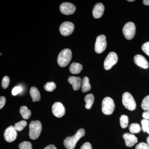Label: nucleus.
<instances>
[{"label":"nucleus","instance_id":"obj_36","mask_svg":"<svg viewBox=\"0 0 149 149\" xmlns=\"http://www.w3.org/2000/svg\"><path fill=\"white\" fill-rule=\"evenodd\" d=\"M44 149H57V148L54 145H50L46 147Z\"/></svg>","mask_w":149,"mask_h":149},{"label":"nucleus","instance_id":"obj_19","mask_svg":"<svg viewBox=\"0 0 149 149\" xmlns=\"http://www.w3.org/2000/svg\"><path fill=\"white\" fill-rule=\"evenodd\" d=\"M84 100L86 103L85 108L88 109H91L95 100L94 95L92 94H88L85 96Z\"/></svg>","mask_w":149,"mask_h":149},{"label":"nucleus","instance_id":"obj_27","mask_svg":"<svg viewBox=\"0 0 149 149\" xmlns=\"http://www.w3.org/2000/svg\"><path fill=\"white\" fill-rule=\"evenodd\" d=\"M19 147L20 149H32V145L30 142L24 141L19 144Z\"/></svg>","mask_w":149,"mask_h":149},{"label":"nucleus","instance_id":"obj_33","mask_svg":"<svg viewBox=\"0 0 149 149\" xmlns=\"http://www.w3.org/2000/svg\"><path fill=\"white\" fill-rule=\"evenodd\" d=\"M80 149H92V146L90 143L86 142L81 147Z\"/></svg>","mask_w":149,"mask_h":149},{"label":"nucleus","instance_id":"obj_5","mask_svg":"<svg viewBox=\"0 0 149 149\" xmlns=\"http://www.w3.org/2000/svg\"><path fill=\"white\" fill-rule=\"evenodd\" d=\"M122 102L123 106L130 111L136 109V104L133 96L128 92H125L122 96Z\"/></svg>","mask_w":149,"mask_h":149},{"label":"nucleus","instance_id":"obj_34","mask_svg":"<svg viewBox=\"0 0 149 149\" xmlns=\"http://www.w3.org/2000/svg\"><path fill=\"white\" fill-rule=\"evenodd\" d=\"M6 102V99L4 97H1L0 98V109H1L4 106Z\"/></svg>","mask_w":149,"mask_h":149},{"label":"nucleus","instance_id":"obj_4","mask_svg":"<svg viewBox=\"0 0 149 149\" xmlns=\"http://www.w3.org/2000/svg\"><path fill=\"white\" fill-rule=\"evenodd\" d=\"M115 107L114 102L111 98L106 97L103 100L102 111L104 114L107 115L111 114L114 111Z\"/></svg>","mask_w":149,"mask_h":149},{"label":"nucleus","instance_id":"obj_20","mask_svg":"<svg viewBox=\"0 0 149 149\" xmlns=\"http://www.w3.org/2000/svg\"><path fill=\"white\" fill-rule=\"evenodd\" d=\"M89 81L88 77H85L83 78L82 83V90L83 93H86L91 90V86Z\"/></svg>","mask_w":149,"mask_h":149},{"label":"nucleus","instance_id":"obj_40","mask_svg":"<svg viewBox=\"0 0 149 149\" xmlns=\"http://www.w3.org/2000/svg\"><path fill=\"white\" fill-rule=\"evenodd\" d=\"M128 1H129V2H133V1H134V0H128Z\"/></svg>","mask_w":149,"mask_h":149},{"label":"nucleus","instance_id":"obj_17","mask_svg":"<svg viewBox=\"0 0 149 149\" xmlns=\"http://www.w3.org/2000/svg\"><path fill=\"white\" fill-rule=\"evenodd\" d=\"M83 69V66L80 63H72L69 68V70L72 74H77L80 73Z\"/></svg>","mask_w":149,"mask_h":149},{"label":"nucleus","instance_id":"obj_35","mask_svg":"<svg viewBox=\"0 0 149 149\" xmlns=\"http://www.w3.org/2000/svg\"><path fill=\"white\" fill-rule=\"evenodd\" d=\"M143 117L145 119L149 120V110L145 111L143 113Z\"/></svg>","mask_w":149,"mask_h":149},{"label":"nucleus","instance_id":"obj_38","mask_svg":"<svg viewBox=\"0 0 149 149\" xmlns=\"http://www.w3.org/2000/svg\"><path fill=\"white\" fill-rule=\"evenodd\" d=\"M147 143L148 144V145H149V136H148V138H147Z\"/></svg>","mask_w":149,"mask_h":149},{"label":"nucleus","instance_id":"obj_28","mask_svg":"<svg viewBox=\"0 0 149 149\" xmlns=\"http://www.w3.org/2000/svg\"><path fill=\"white\" fill-rule=\"evenodd\" d=\"M10 83L9 77L7 76H5L3 78L2 82V87L3 89H6L8 88Z\"/></svg>","mask_w":149,"mask_h":149},{"label":"nucleus","instance_id":"obj_30","mask_svg":"<svg viewBox=\"0 0 149 149\" xmlns=\"http://www.w3.org/2000/svg\"><path fill=\"white\" fill-rule=\"evenodd\" d=\"M22 91V88L20 86H16L13 89L12 91V94L13 95L16 96L17 94L21 93Z\"/></svg>","mask_w":149,"mask_h":149},{"label":"nucleus","instance_id":"obj_25","mask_svg":"<svg viewBox=\"0 0 149 149\" xmlns=\"http://www.w3.org/2000/svg\"><path fill=\"white\" fill-rule=\"evenodd\" d=\"M141 107L145 111L149 110V95L146 96L143 100Z\"/></svg>","mask_w":149,"mask_h":149},{"label":"nucleus","instance_id":"obj_6","mask_svg":"<svg viewBox=\"0 0 149 149\" xmlns=\"http://www.w3.org/2000/svg\"><path fill=\"white\" fill-rule=\"evenodd\" d=\"M136 32V26L132 22L126 23L123 28V35L127 40H132L135 36Z\"/></svg>","mask_w":149,"mask_h":149},{"label":"nucleus","instance_id":"obj_24","mask_svg":"<svg viewBox=\"0 0 149 149\" xmlns=\"http://www.w3.org/2000/svg\"><path fill=\"white\" fill-rule=\"evenodd\" d=\"M27 125V123L25 120H21L15 124L14 127L17 131H21L23 130Z\"/></svg>","mask_w":149,"mask_h":149},{"label":"nucleus","instance_id":"obj_2","mask_svg":"<svg viewBox=\"0 0 149 149\" xmlns=\"http://www.w3.org/2000/svg\"><path fill=\"white\" fill-rule=\"evenodd\" d=\"M72 56V52L70 49H65L62 51L58 57L57 62L59 65L61 67L66 66L70 62Z\"/></svg>","mask_w":149,"mask_h":149},{"label":"nucleus","instance_id":"obj_14","mask_svg":"<svg viewBox=\"0 0 149 149\" xmlns=\"http://www.w3.org/2000/svg\"><path fill=\"white\" fill-rule=\"evenodd\" d=\"M125 141V145L128 147H132L138 143V139L136 136L129 133H124L123 136Z\"/></svg>","mask_w":149,"mask_h":149},{"label":"nucleus","instance_id":"obj_39","mask_svg":"<svg viewBox=\"0 0 149 149\" xmlns=\"http://www.w3.org/2000/svg\"><path fill=\"white\" fill-rule=\"evenodd\" d=\"M146 132L148 133L149 134V127L147 128V130H146Z\"/></svg>","mask_w":149,"mask_h":149},{"label":"nucleus","instance_id":"obj_12","mask_svg":"<svg viewBox=\"0 0 149 149\" xmlns=\"http://www.w3.org/2000/svg\"><path fill=\"white\" fill-rule=\"evenodd\" d=\"M60 9L61 13L65 15H70L74 13L76 8L71 3H63L61 5Z\"/></svg>","mask_w":149,"mask_h":149},{"label":"nucleus","instance_id":"obj_31","mask_svg":"<svg viewBox=\"0 0 149 149\" xmlns=\"http://www.w3.org/2000/svg\"><path fill=\"white\" fill-rule=\"evenodd\" d=\"M136 149H149V145L148 143L142 142L136 146Z\"/></svg>","mask_w":149,"mask_h":149},{"label":"nucleus","instance_id":"obj_8","mask_svg":"<svg viewBox=\"0 0 149 149\" xmlns=\"http://www.w3.org/2000/svg\"><path fill=\"white\" fill-rule=\"evenodd\" d=\"M118 60V58L116 54L114 52L110 53L104 61V68L106 70L111 69L114 65L116 64Z\"/></svg>","mask_w":149,"mask_h":149},{"label":"nucleus","instance_id":"obj_16","mask_svg":"<svg viewBox=\"0 0 149 149\" xmlns=\"http://www.w3.org/2000/svg\"><path fill=\"white\" fill-rule=\"evenodd\" d=\"M68 82L72 85L73 90L78 91L81 86L82 82L80 77L70 76L68 79Z\"/></svg>","mask_w":149,"mask_h":149},{"label":"nucleus","instance_id":"obj_32","mask_svg":"<svg viewBox=\"0 0 149 149\" xmlns=\"http://www.w3.org/2000/svg\"><path fill=\"white\" fill-rule=\"evenodd\" d=\"M142 49L145 54L149 56V42L145 43L142 45Z\"/></svg>","mask_w":149,"mask_h":149},{"label":"nucleus","instance_id":"obj_15","mask_svg":"<svg viewBox=\"0 0 149 149\" xmlns=\"http://www.w3.org/2000/svg\"><path fill=\"white\" fill-rule=\"evenodd\" d=\"M104 11V7L102 3H98L94 6L93 11V16L96 19L100 18L102 16Z\"/></svg>","mask_w":149,"mask_h":149},{"label":"nucleus","instance_id":"obj_13","mask_svg":"<svg viewBox=\"0 0 149 149\" xmlns=\"http://www.w3.org/2000/svg\"><path fill=\"white\" fill-rule=\"evenodd\" d=\"M134 61L137 65L144 68L148 69L149 67V63L146 59L141 55H137L134 58Z\"/></svg>","mask_w":149,"mask_h":149},{"label":"nucleus","instance_id":"obj_22","mask_svg":"<svg viewBox=\"0 0 149 149\" xmlns=\"http://www.w3.org/2000/svg\"><path fill=\"white\" fill-rule=\"evenodd\" d=\"M129 129L130 133H137L141 131V128L140 125L138 123H133L129 126Z\"/></svg>","mask_w":149,"mask_h":149},{"label":"nucleus","instance_id":"obj_9","mask_svg":"<svg viewBox=\"0 0 149 149\" xmlns=\"http://www.w3.org/2000/svg\"><path fill=\"white\" fill-rule=\"evenodd\" d=\"M74 24L70 22H65L61 25L59 27L60 32L62 35L68 36L71 35L74 30Z\"/></svg>","mask_w":149,"mask_h":149},{"label":"nucleus","instance_id":"obj_11","mask_svg":"<svg viewBox=\"0 0 149 149\" xmlns=\"http://www.w3.org/2000/svg\"><path fill=\"white\" fill-rule=\"evenodd\" d=\"M52 111L54 115L57 118H61L65 114V108L61 103H55L53 105Z\"/></svg>","mask_w":149,"mask_h":149},{"label":"nucleus","instance_id":"obj_21","mask_svg":"<svg viewBox=\"0 0 149 149\" xmlns=\"http://www.w3.org/2000/svg\"><path fill=\"white\" fill-rule=\"evenodd\" d=\"M20 114L24 119H29V117L31 115V112L28 109L27 107L22 106L20 107Z\"/></svg>","mask_w":149,"mask_h":149},{"label":"nucleus","instance_id":"obj_10","mask_svg":"<svg viewBox=\"0 0 149 149\" xmlns=\"http://www.w3.org/2000/svg\"><path fill=\"white\" fill-rule=\"evenodd\" d=\"M4 136L7 142H12L15 141L17 136V133L14 126L11 125L7 128L4 133Z\"/></svg>","mask_w":149,"mask_h":149},{"label":"nucleus","instance_id":"obj_3","mask_svg":"<svg viewBox=\"0 0 149 149\" xmlns=\"http://www.w3.org/2000/svg\"><path fill=\"white\" fill-rule=\"evenodd\" d=\"M29 136L30 139L35 140L39 138L42 130V125L39 120L32 121L29 125Z\"/></svg>","mask_w":149,"mask_h":149},{"label":"nucleus","instance_id":"obj_26","mask_svg":"<svg viewBox=\"0 0 149 149\" xmlns=\"http://www.w3.org/2000/svg\"><path fill=\"white\" fill-rule=\"evenodd\" d=\"M45 90L48 92H52L56 88V85L54 82H48L44 86Z\"/></svg>","mask_w":149,"mask_h":149},{"label":"nucleus","instance_id":"obj_37","mask_svg":"<svg viewBox=\"0 0 149 149\" xmlns=\"http://www.w3.org/2000/svg\"><path fill=\"white\" fill-rule=\"evenodd\" d=\"M143 3L145 5H149V0H144L143 1Z\"/></svg>","mask_w":149,"mask_h":149},{"label":"nucleus","instance_id":"obj_1","mask_svg":"<svg viewBox=\"0 0 149 149\" xmlns=\"http://www.w3.org/2000/svg\"><path fill=\"white\" fill-rule=\"evenodd\" d=\"M85 131L80 128L73 136L67 137L64 141V146L67 149H74L77 142L81 138L85 136Z\"/></svg>","mask_w":149,"mask_h":149},{"label":"nucleus","instance_id":"obj_18","mask_svg":"<svg viewBox=\"0 0 149 149\" xmlns=\"http://www.w3.org/2000/svg\"><path fill=\"white\" fill-rule=\"evenodd\" d=\"M30 94L32 97V101L34 102L39 101L41 99L40 92L36 87H32L31 88Z\"/></svg>","mask_w":149,"mask_h":149},{"label":"nucleus","instance_id":"obj_7","mask_svg":"<svg viewBox=\"0 0 149 149\" xmlns=\"http://www.w3.org/2000/svg\"><path fill=\"white\" fill-rule=\"evenodd\" d=\"M106 37L105 35H100L97 37L95 44V50L97 54H101L107 48Z\"/></svg>","mask_w":149,"mask_h":149},{"label":"nucleus","instance_id":"obj_23","mask_svg":"<svg viewBox=\"0 0 149 149\" xmlns=\"http://www.w3.org/2000/svg\"><path fill=\"white\" fill-rule=\"evenodd\" d=\"M120 126L123 128H127L128 124V117L125 115L121 116L120 118Z\"/></svg>","mask_w":149,"mask_h":149},{"label":"nucleus","instance_id":"obj_29","mask_svg":"<svg viewBox=\"0 0 149 149\" xmlns=\"http://www.w3.org/2000/svg\"><path fill=\"white\" fill-rule=\"evenodd\" d=\"M142 129L144 132H146L147 128L149 127V120L146 119H143L141 120Z\"/></svg>","mask_w":149,"mask_h":149}]
</instances>
